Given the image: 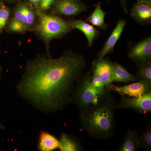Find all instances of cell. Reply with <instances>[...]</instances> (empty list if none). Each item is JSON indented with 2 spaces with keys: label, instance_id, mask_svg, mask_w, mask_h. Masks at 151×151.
Masks as SVG:
<instances>
[{
  "label": "cell",
  "instance_id": "8992f818",
  "mask_svg": "<svg viewBox=\"0 0 151 151\" xmlns=\"http://www.w3.org/2000/svg\"><path fill=\"white\" fill-rule=\"evenodd\" d=\"M87 8L81 0H55L49 11L58 16L73 17L86 12Z\"/></svg>",
  "mask_w": 151,
  "mask_h": 151
},
{
  "label": "cell",
  "instance_id": "52a82bcc",
  "mask_svg": "<svg viewBox=\"0 0 151 151\" xmlns=\"http://www.w3.org/2000/svg\"><path fill=\"white\" fill-rule=\"evenodd\" d=\"M128 57L138 67L151 62V36L131 45L128 51Z\"/></svg>",
  "mask_w": 151,
  "mask_h": 151
},
{
  "label": "cell",
  "instance_id": "9a60e30c",
  "mask_svg": "<svg viewBox=\"0 0 151 151\" xmlns=\"http://www.w3.org/2000/svg\"><path fill=\"white\" fill-rule=\"evenodd\" d=\"M113 82L127 83L135 82L136 77L132 75L119 63L115 62L113 65Z\"/></svg>",
  "mask_w": 151,
  "mask_h": 151
},
{
  "label": "cell",
  "instance_id": "9c48e42d",
  "mask_svg": "<svg viewBox=\"0 0 151 151\" xmlns=\"http://www.w3.org/2000/svg\"><path fill=\"white\" fill-rule=\"evenodd\" d=\"M113 63L108 59H97L92 63V73L97 75L105 86L113 82Z\"/></svg>",
  "mask_w": 151,
  "mask_h": 151
},
{
  "label": "cell",
  "instance_id": "4fadbf2b",
  "mask_svg": "<svg viewBox=\"0 0 151 151\" xmlns=\"http://www.w3.org/2000/svg\"><path fill=\"white\" fill-rule=\"evenodd\" d=\"M70 27L72 29H76L80 30L86 37L88 40V47L93 45L94 41L100 35V32L89 22L81 20L70 22Z\"/></svg>",
  "mask_w": 151,
  "mask_h": 151
},
{
  "label": "cell",
  "instance_id": "d6986e66",
  "mask_svg": "<svg viewBox=\"0 0 151 151\" xmlns=\"http://www.w3.org/2000/svg\"><path fill=\"white\" fill-rule=\"evenodd\" d=\"M135 77L138 81L151 86V62L138 67L137 74Z\"/></svg>",
  "mask_w": 151,
  "mask_h": 151
},
{
  "label": "cell",
  "instance_id": "ba28073f",
  "mask_svg": "<svg viewBox=\"0 0 151 151\" xmlns=\"http://www.w3.org/2000/svg\"><path fill=\"white\" fill-rule=\"evenodd\" d=\"M121 96V100L118 104L116 105V109L128 108L142 114L151 113V92L139 97H128L125 95Z\"/></svg>",
  "mask_w": 151,
  "mask_h": 151
},
{
  "label": "cell",
  "instance_id": "e0dca14e",
  "mask_svg": "<svg viewBox=\"0 0 151 151\" xmlns=\"http://www.w3.org/2000/svg\"><path fill=\"white\" fill-rule=\"evenodd\" d=\"M140 147V143L137 132L129 129L119 150L136 151L139 150Z\"/></svg>",
  "mask_w": 151,
  "mask_h": 151
},
{
  "label": "cell",
  "instance_id": "484cf974",
  "mask_svg": "<svg viewBox=\"0 0 151 151\" xmlns=\"http://www.w3.org/2000/svg\"><path fill=\"white\" fill-rule=\"evenodd\" d=\"M20 0H0V2L4 3L6 4H16Z\"/></svg>",
  "mask_w": 151,
  "mask_h": 151
},
{
  "label": "cell",
  "instance_id": "603a6c76",
  "mask_svg": "<svg viewBox=\"0 0 151 151\" xmlns=\"http://www.w3.org/2000/svg\"><path fill=\"white\" fill-rule=\"evenodd\" d=\"M55 1V0H41L35 7L43 12H47L50 10Z\"/></svg>",
  "mask_w": 151,
  "mask_h": 151
},
{
  "label": "cell",
  "instance_id": "5b68a950",
  "mask_svg": "<svg viewBox=\"0 0 151 151\" xmlns=\"http://www.w3.org/2000/svg\"><path fill=\"white\" fill-rule=\"evenodd\" d=\"M12 17L22 22L28 31H35L38 22L37 9L34 6L23 0L15 4Z\"/></svg>",
  "mask_w": 151,
  "mask_h": 151
},
{
  "label": "cell",
  "instance_id": "44dd1931",
  "mask_svg": "<svg viewBox=\"0 0 151 151\" xmlns=\"http://www.w3.org/2000/svg\"><path fill=\"white\" fill-rule=\"evenodd\" d=\"M11 10L5 4L0 2V33L6 28L10 19Z\"/></svg>",
  "mask_w": 151,
  "mask_h": 151
},
{
  "label": "cell",
  "instance_id": "7402d4cb",
  "mask_svg": "<svg viewBox=\"0 0 151 151\" xmlns=\"http://www.w3.org/2000/svg\"><path fill=\"white\" fill-rule=\"evenodd\" d=\"M140 147L147 151L151 150V128L148 126L145 130L143 134L139 136Z\"/></svg>",
  "mask_w": 151,
  "mask_h": 151
},
{
  "label": "cell",
  "instance_id": "ac0fdd59",
  "mask_svg": "<svg viewBox=\"0 0 151 151\" xmlns=\"http://www.w3.org/2000/svg\"><path fill=\"white\" fill-rule=\"evenodd\" d=\"M58 149L61 151H78L82 150L78 141L71 136L62 134L60 139Z\"/></svg>",
  "mask_w": 151,
  "mask_h": 151
},
{
  "label": "cell",
  "instance_id": "f546056e",
  "mask_svg": "<svg viewBox=\"0 0 151 151\" xmlns=\"http://www.w3.org/2000/svg\"><path fill=\"white\" fill-rule=\"evenodd\" d=\"M137 2L142 1H151V0H135Z\"/></svg>",
  "mask_w": 151,
  "mask_h": 151
},
{
  "label": "cell",
  "instance_id": "d4e9b609",
  "mask_svg": "<svg viewBox=\"0 0 151 151\" xmlns=\"http://www.w3.org/2000/svg\"><path fill=\"white\" fill-rule=\"evenodd\" d=\"M120 1V4L122 6L123 11L126 13H128V8H127V0H119Z\"/></svg>",
  "mask_w": 151,
  "mask_h": 151
},
{
  "label": "cell",
  "instance_id": "5bb4252c",
  "mask_svg": "<svg viewBox=\"0 0 151 151\" xmlns=\"http://www.w3.org/2000/svg\"><path fill=\"white\" fill-rule=\"evenodd\" d=\"M59 140L48 132L42 131L39 136L38 149L41 151H52L59 147Z\"/></svg>",
  "mask_w": 151,
  "mask_h": 151
},
{
  "label": "cell",
  "instance_id": "2e32d148",
  "mask_svg": "<svg viewBox=\"0 0 151 151\" xmlns=\"http://www.w3.org/2000/svg\"><path fill=\"white\" fill-rule=\"evenodd\" d=\"M106 15V13L102 8L101 3L99 2L95 5L94 12L89 17L86 18V21L94 26L105 30L108 26L105 22Z\"/></svg>",
  "mask_w": 151,
  "mask_h": 151
},
{
  "label": "cell",
  "instance_id": "6da1fadb",
  "mask_svg": "<svg viewBox=\"0 0 151 151\" xmlns=\"http://www.w3.org/2000/svg\"><path fill=\"white\" fill-rule=\"evenodd\" d=\"M86 65L84 57L71 50L58 58L37 55L27 62L17 91L44 113L62 110L71 102L76 81Z\"/></svg>",
  "mask_w": 151,
  "mask_h": 151
},
{
  "label": "cell",
  "instance_id": "3957f363",
  "mask_svg": "<svg viewBox=\"0 0 151 151\" xmlns=\"http://www.w3.org/2000/svg\"><path fill=\"white\" fill-rule=\"evenodd\" d=\"M91 72L80 77L74 88L71 101L78 107L79 111L97 105L110 96L109 86L102 89L94 88L90 83Z\"/></svg>",
  "mask_w": 151,
  "mask_h": 151
},
{
  "label": "cell",
  "instance_id": "7a4b0ae2",
  "mask_svg": "<svg viewBox=\"0 0 151 151\" xmlns=\"http://www.w3.org/2000/svg\"><path fill=\"white\" fill-rule=\"evenodd\" d=\"M115 109L116 105L110 95L97 105L80 111L82 127L93 137L101 139H110L115 131Z\"/></svg>",
  "mask_w": 151,
  "mask_h": 151
},
{
  "label": "cell",
  "instance_id": "4dcf8cb0",
  "mask_svg": "<svg viewBox=\"0 0 151 151\" xmlns=\"http://www.w3.org/2000/svg\"><path fill=\"white\" fill-rule=\"evenodd\" d=\"M106 1H107L108 2V3H110L111 0H106Z\"/></svg>",
  "mask_w": 151,
  "mask_h": 151
},
{
  "label": "cell",
  "instance_id": "277c9868",
  "mask_svg": "<svg viewBox=\"0 0 151 151\" xmlns=\"http://www.w3.org/2000/svg\"><path fill=\"white\" fill-rule=\"evenodd\" d=\"M37 9L38 22L35 32L45 42L49 51L50 42L54 39L62 37L72 30L70 22L55 15L48 14Z\"/></svg>",
  "mask_w": 151,
  "mask_h": 151
},
{
  "label": "cell",
  "instance_id": "30bf717a",
  "mask_svg": "<svg viewBox=\"0 0 151 151\" xmlns=\"http://www.w3.org/2000/svg\"><path fill=\"white\" fill-rule=\"evenodd\" d=\"M109 87L111 90L117 92L121 95H127L130 97H140L151 92V86L139 81L122 86L111 84Z\"/></svg>",
  "mask_w": 151,
  "mask_h": 151
},
{
  "label": "cell",
  "instance_id": "83f0119b",
  "mask_svg": "<svg viewBox=\"0 0 151 151\" xmlns=\"http://www.w3.org/2000/svg\"><path fill=\"white\" fill-rule=\"evenodd\" d=\"M5 129L4 126L2 124L1 122H0V129L4 130Z\"/></svg>",
  "mask_w": 151,
  "mask_h": 151
},
{
  "label": "cell",
  "instance_id": "ffe728a7",
  "mask_svg": "<svg viewBox=\"0 0 151 151\" xmlns=\"http://www.w3.org/2000/svg\"><path fill=\"white\" fill-rule=\"evenodd\" d=\"M5 29L7 31L12 33L25 34L28 31L24 24L12 17L9 20Z\"/></svg>",
  "mask_w": 151,
  "mask_h": 151
},
{
  "label": "cell",
  "instance_id": "f1b7e54d",
  "mask_svg": "<svg viewBox=\"0 0 151 151\" xmlns=\"http://www.w3.org/2000/svg\"><path fill=\"white\" fill-rule=\"evenodd\" d=\"M2 71V68L1 65H0V79H1V77Z\"/></svg>",
  "mask_w": 151,
  "mask_h": 151
},
{
  "label": "cell",
  "instance_id": "7c38bea8",
  "mask_svg": "<svg viewBox=\"0 0 151 151\" xmlns=\"http://www.w3.org/2000/svg\"><path fill=\"white\" fill-rule=\"evenodd\" d=\"M132 18L142 25L150 24L151 22V1L137 2L131 11Z\"/></svg>",
  "mask_w": 151,
  "mask_h": 151
},
{
  "label": "cell",
  "instance_id": "4316f807",
  "mask_svg": "<svg viewBox=\"0 0 151 151\" xmlns=\"http://www.w3.org/2000/svg\"><path fill=\"white\" fill-rule=\"evenodd\" d=\"M23 1L35 7L40 1L41 0H23Z\"/></svg>",
  "mask_w": 151,
  "mask_h": 151
},
{
  "label": "cell",
  "instance_id": "cb8c5ba5",
  "mask_svg": "<svg viewBox=\"0 0 151 151\" xmlns=\"http://www.w3.org/2000/svg\"><path fill=\"white\" fill-rule=\"evenodd\" d=\"M90 83L93 87L97 89H102L105 88V86L100 80V78L97 75L92 73L91 76Z\"/></svg>",
  "mask_w": 151,
  "mask_h": 151
},
{
  "label": "cell",
  "instance_id": "8fae6325",
  "mask_svg": "<svg viewBox=\"0 0 151 151\" xmlns=\"http://www.w3.org/2000/svg\"><path fill=\"white\" fill-rule=\"evenodd\" d=\"M127 21L123 19L119 20L116 27L105 42L102 50L97 54V59H103L108 53L113 52L114 47L122 36L124 28L127 25Z\"/></svg>",
  "mask_w": 151,
  "mask_h": 151
}]
</instances>
